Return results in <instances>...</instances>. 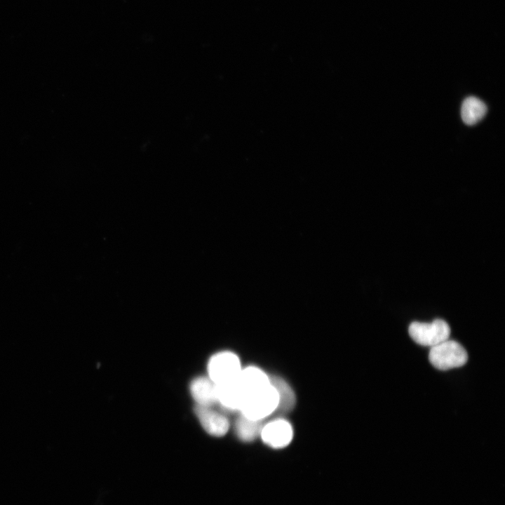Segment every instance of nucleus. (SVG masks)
I'll return each instance as SVG.
<instances>
[{
	"mask_svg": "<svg viewBox=\"0 0 505 505\" xmlns=\"http://www.w3.org/2000/svg\"><path fill=\"white\" fill-rule=\"evenodd\" d=\"M278 396L276 389L269 386L245 396L239 413L257 421L263 422L276 412Z\"/></svg>",
	"mask_w": 505,
	"mask_h": 505,
	"instance_id": "nucleus-1",
	"label": "nucleus"
},
{
	"mask_svg": "<svg viewBox=\"0 0 505 505\" xmlns=\"http://www.w3.org/2000/svg\"><path fill=\"white\" fill-rule=\"evenodd\" d=\"M242 368L239 357L230 351H223L214 354L208 364L209 378L215 385L235 381Z\"/></svg>",
	"mask_w": 505,
	"mask_h": 505,
	"instance_id": "nucleus-2",
	"label": "nucleus"
},
{
	"mask_svg": "<svg viewBox=\"0 0 505 505\" xmlns=\"http://www.w3.org/2000/svg\"><path fill=\"white\" fill-rule=\"evenodd\" d=\"M429 360L436 369L447 370L464 365L468 361V354L459 343L447 339L431 347Z\"/></svg>",
	"mask_w": 505,
	"mask_h": 505,
	"instance_id": "nucleus-3",
	"label": "nucleus"
},
{
	"mask_svg": "<svg viewBox=\"0 0 505 505\" xmlns=\"http://www.w3.org/2000/svg\"><path fill=\"white\" fill-rule=\"evenodd\" d=\"M408 332L417 344L432 347L449 339L450 328L445 321L436 319L431 323L412 322Z\"/></svg>",
	"mask_w": 505,
	"mask_h": 505,
	"instance_id": "nucleus-4",
	"label": "nucleus"
},
{
	"mask_svg": "<svg viewBox=\"0 0 505 505\" xmlns=\"http://www.w3.org/2000/svg\"><path fill=\"white\" fill-rule=\"evenodd\" d=\"M293 434L290 422L283 417H276L263 424L260 438L269 447L281 449L290 443Z\"/></svg>",
	"mask_w": 505,
	"mask_h": 505,
	"instance_id": "nucleus-5",
	"label": "nucleus"
},
{
	"mask_svg": "<svg viewBox=\"0 0 505 505\" xmlns=\"http://www.w3.org/2000/svg\"><path fill=\"white\" fill-rule=\"evenodd\" d=\"M195 413L204 430L210 435L221 437L229 431L230 423L223 413L213 409V407L196 405Z\"/></svg>",
	"mask_w": 505,
	"mask_h": 505,
	"instance_id": "nucleus-6",
	"label": "nucleus"
},
{
	"mask_svg": "<svg viewBox=\"0 0 505 505\" xmlns=\"http://www.w3.org/2000/svg\"><path fill=\"white\" fill-rule=\"evenodd\" d=\"M216 388L217 404L227 411L239 412L245 395L238 380L216 385Z\"/></svg>",
	"mask_w": 505,
	"mask_h": 505,
	"instance_id": "nucleus-7",
	"label": "nucleus"
},
{
	"mask_svg": "<svg viewBox=\"0 0 505 505\" xmlns=\"http://www.w3.org/2000/svg\"><path fill=\"white\" fill-rule=\"evenodd\" d=\"M237 380L245 396L271 384L270 376L255 365L243 368Z\"/></svg>",
	"mask_w": 505,
	"mask_h": 505,
	"instance_id": "nucleus-8",
	"label": "nucleus"
},
{
	"mask_svg": "<svg viewBox=\"0 0 505 505\" xmlns=\"http://www.w3.org/2000/svg\"><path fill=\"white\" fill-rule=\"evenodd\" d=\"M190 389L197 405L213 407L217 404L216 385L209 377L196 378L191 382Z\"/></svg>",
	"mask_w": 505,
	"mask_h": 505,
	"instance_id": "nucleus-9",
	"label": "nucleus"
},
{
	"mask_svg": "<svg viewBox=\"0 0 505 505\" xmlns=\"http://www.w3.org/2000/svg\"><path fill=\"white\" fill-rule=\"evenodd\" d=\"M270 382L278 396L276 412L283 415L291 412L296 405V396L290 385L278 376H270Z\"/></svg>",
	"mask_w": 505,
	"mask_h": 505,
	"instance_id": "nucleus-10",
	"label": "nucleus"
},
{
	"mask_svg": "<svg viewBox=\"0 0 505 505\" xmlns=\"http://www.w3.org/2000/svg\"><path fill=\"white\" fill-rule=\"evenodd\" d=\"M487 111V106L481 100L474 96H469L462 105L461 116L464 123L472 126L482 120Z\"/></svg>",
	"mask_w": 505,
	"mask_h": 505,
	"instance_id": "nucleus-11",
	"label": "nucleus"
},
{
	"mask_svg": "<svg viewBox=\"0 0 505 505\" xmlns=\"http://www.w3.org/2000/svg\"><path fill=\"white\" fill-rule=\"evenodd\" d=\"M263 424V422L249 419L239 413L234 423V430L241 441L249 443L260 437Z\"/></svg>",
	"mask_w": 505,
	"mask_h": 505,
	"instance_id": "nucleus-12",
	"label": "nucleus"
}]
</instances>
